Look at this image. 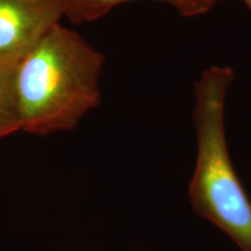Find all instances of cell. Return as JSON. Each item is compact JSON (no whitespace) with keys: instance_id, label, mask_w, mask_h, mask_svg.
<instances>
[{"instance_id":"5","label":"cell","mask_w":251,"mask_h":251,"mask_svg":"<svg viewBox=\"0 0 251 251\" xmlns=\"http://www.w3.org/2000/svg\"><path fill=\"white\" fill-rule=\"evenodd\" d=\"M21 130L15 98L14 69L0 64V140Z\"/></svg>"},{"instance_id":"2","label":"cell","mask_w":251,"mask_h":251,"mask_svg":"<svg viewBox=\"0 0 251 251\" xmlns=\"http://www.w3.org/2000/svg\"><path fill=\"white\" fill-rule=\"evenodd\" d=\"M235 79L228 65H212L194 83L193 124L197 161L188 199L197 214L225 231L242 251H251V200L230 159L226 103Z\"/></svg>"},{"instance_id":"4","label":"cell","mask_w":251,"mask_h":251,"mask_svg":"<svg viewBox=\"0 0 251 251\" xmlns=\"http://www.w3.org/2000/svg\"><path fill=\"white\" fill-rule=\"evenodd\" d=\"M134 0H62L64 17L71 23H90L105 17L117 6ZM165 2L180 15L194 18L208 13L219 0H155Z\"/></svg>"},{"instance_id":"1","label":"cell","mask_w":251,"mask_h":251,"mask_svg":"<svg viewBox=\"0 0 251 251\" xmlns=\"http://www.w3.org/2000/svg\"><path fill=\"white\" fill-rule=\"evenodd\" d=\"M105 57L59 23L14 68L21 130L46 136L71 130L101 101Z\"/></svg>"},{"instance_id":"6","label":"cell","mask_w":251,"mask_h":251,"mask_svg":"<svg viewBox=\"0 0 251 251\" xmlns=\"http://www.w3.org/2000/svg\"><path fill=\"white\" fill-rule=\"evenodd\" d=\"M243 2L251 9V0H243Z\"/></svg>"},{"instance_id":"3","label":"cell","mask_w":251,"mask_h":251,"mask_svg":"<svg viewBox=\"0 0 251 251\" xmlns=\"http://www.w3.org/2000/svg\"><path fill=\"white\" fill-rule=\"evenodd\" d=\"M63 17L62 0H0V64L14 69Z\"/></svg>"}]
</instances>
